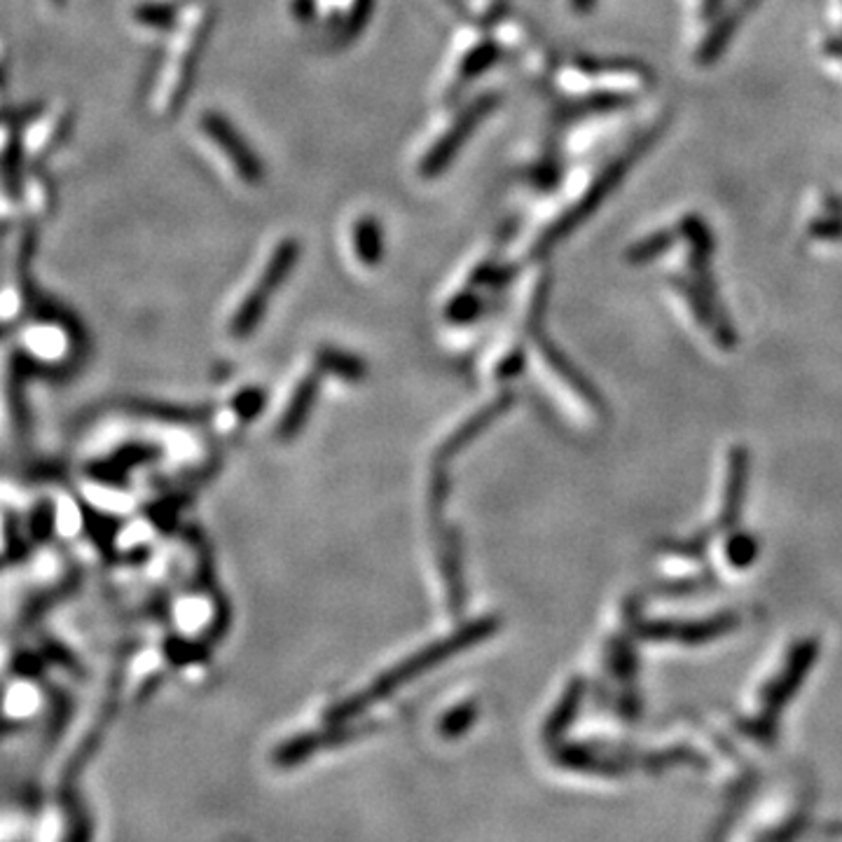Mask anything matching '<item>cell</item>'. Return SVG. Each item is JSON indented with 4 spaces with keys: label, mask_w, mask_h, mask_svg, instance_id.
<instances>
[{
    "label": "cell",
    "mask_w": 842,
    "mask_h": 842,
    "mask_svg": "<svg viewBox=\"0 0 842 842\" xmlns=\"http://www.w3.org/2000/svg\"><path fill=\"white\" fill-rule=\"evenodd\" d=\"M756 541L754 536H747V534H737L731 538V546H728V559L731 565L735 567H749L754 557H756Z\"/></svg>",
    "instance_id": "9a60e30c"
},
{
    "label": "cell",
    "mask_w": 842,
    "mask_h": 842,
    "mask_svg": "<svg viewBox=\"0 0 842 842\" xmlns=\"http://www.w3.org/2000/svg\"><path fill=\"white\" fill-rule=\"evenodd\" d=\"M559 3L565 5L571 14L585 16V14H590L594 8H597L600 0H559Z\"/></svg>",
    "instance_id": "2e32d148"
},
{
    "label": "cell",
    "mask_w": 842,
    "mask_h": 842,
    "mask_svg": "<svg viewBox=\"0 0 842 842\" xmlns=\"http://www.w3.org/2000/svg\"><path fill=\"white\" fill-rule=\"evenodd\" d=\"M211 28L213 8L204 0H192V3L180 8L178 20L171 26L167 57H164L153 90V108L159 115H174L183 106L192 87L197 66H200L202 52L209 43Z\"/></svg>",
    "instance_id": "277c9868"
},
{
    "label": "cell",
    "mask_w": 842,
    "mask_h": 842,
    "mask_svg": "<svg viewBox=\"0 0 842 842\" xmlns=\"http://www.w3.org/2000/svg\"><path fill=\"white\" fill-rule=\"evenodd\" d=\"M541 78L550 80L559 104L588 118H616L649 106L657 80L649 63L630 57L550 59Z\"/></svg>",
    "instance_id": "3957f363"
},
{
    "label": "cell",
    "mask_w": 842,
    "mask_h": 842,
    "mask_svg": "<svg viewBox=\"0 0 842 842\" xmlns=\"http://www.w3.org/2000/svg\"><path fill=\"white\" fill-rule=\"evenodd\" d=\"M815 655H817V649H815V643H810V641L801 643V647L794 651V657H791L788 667L784 672H780L778 679H772L763 692V719H770V716L778 714L780 709L784 707V702L791 700L794 690L803 681V674L807 672V667L813 665Z\"/></svg>",
    "instance_id": "4fadbf2b"
},
{
    "label": "cell",
    "mask_w": 842,
    "mask_h": 842,
    "mask_svg": "<svg viewBox=\"0 0 842 842\" xmlns=\"http://www.w3.org/2000/svg\"><path fill=\"white\" fill-rule=\"evenodd\" d=\"M508 3L510 0H473L471 10H469L471 22L477 26L501 22L506 10H508Z\"/></svg>",
    "instance_id": "5bb4252c"
},
{
    "label": "cell",
    "mask_w": 842,
    "mask_h": 842,
    "mask_svg": "<svg viewBox=\"0 0 842 842\" xmlns=\"http://www.w3.org/2000/svg\"><path fill=\"white\" fill-rule=\"evenodd\" d=\"M798 233L805 249H842V186H823L807 197L801 211Z\"/></svg>",
    "instance_id": "8fae6325"
},
{
    "label": "cell",
    "mask_w": 842,
    "mask_h": 842,
    "mask_svg": "<svg viewBox=\"0 0 842 842\" xmlns=\"http://www.w3.org/2000/svg\"><path fill=\"white\" fill-rule=\"evenodd\" d=\"M342 256L358 272H375L384 260V227L370 211H356L342 227Z\"/></svg>",
    "instance_id": "7c38bea8"
},
{
    "label": "cell",
    "mask_w": 842,
    "mask_h": 842,
    "mask_svg": "<svg viewBox=\"0 0 842 842\" xmlns=\"http://www.w3.org/2000/svg\"><path fill=\"white\" fill-rule=\"evenodd\" d=\"M499 106L497 92H485L469 98L466 104L452 106L428 124L419 137L410 167L417 178H436L450 167L461 147L471 139L473 131Z\"/></svg>",
    "instance_id": "8992f818"
},
{
    "label": "cell",
    "mask_w": 842,
    "mask_h": 842,
    "mask_svg": "<svg viewBox=\"0 0 842 842\" xmlns=\"http://www.w3.org/2000/svg\"><path fill=\"white\" fill-rule=\"evenodd\" d=\"M194 141L227 183L237 188H256L262 176H265V167H262L260 157L253 153L251 143L218 110L204 108L197 115Z\"/></svg>",
    "instance_id": "ba28073f"
},
{
    "label": "cell",
    "mask_w": 842,
    "mask_h": 842,
    "mask_svg": "<svg viewBox=\"0 0 842 842\" xmlns=\"http://www.w3.org/2000/svg\"><path fill=\"white\" fill-rule=\"evenodd\" d=\"M295 24L319 31L335 47L354 43L370 24L375 0H288Z\"/></svg>",
    "instance_id": "30bf717a"
},
{
    "label": "cell",
    "mask_w": 842,
    "mask_h": 842,
    "mask_svg": "<svg viewBox=\"0 0 842 842\" xmlns=\"http://www.w3.org/2000/svg\"><path fill=\"white\" fill-rule=\"evenodd\" d=\"M669 122V108H649L639 115L635 124H627L616 145H610L600 157L585 159L581 167L561 174L548 200L532 213V218L522 225L515 241L510 244L508 260L541 262V256H546L553 246L581 227L625 183L635 167L653 153Z\"/></svg>",
    "instance_id": "7a4b0ae2"
},
{
    "label": "cell",
    "mask_w": 842,
    "mask_h": 842,
    "mask_svg": "<svg viewBox=\"0 0 842 842\" xmlns=\"http://www.w3.org/2000/svg\"><path fill=\"white\" fill-rule=\"evenodd\" d=\"M716 256L714 227L698 211H681L657 223L625 251L632 268L657 272L665 295L709 342L733 349L737 330L719 286Z\"/></svg>",
    "instance_id": "6da1fadb"
},
{
    "label": "cell",
    "mask_w": 842,
    "mask_h": 842,
    "mask_svg": "<svg viewBox=\"0 0 842 842\" xmlns=\"http://www.w3.org/2000/svg\"><path fill=\"white\" fill-rule=\"evenodd\" d=\"M300 253L303 244L295 237H278L268 246L265 253H260L258 265L249 276V284L239 290L237 303L233 311H229V333L235 337L251 333L260 323L262 313L268 311L274 293L284 286V281L290 276Z\"/></svg>",
    "instance_id": "52a82bcc"
},
{
    "label": "cell",
    "mask_w": 842,
    "mask_h": 842,
    "mask_svg": "<svg viewBox=\"0 0 842 842\" xmlns=\"http://www.w3.org/2000/svg\"><path fill=\"white\" fill-rule=\"evenodd\" d=\"M686 57L698 71L714 69L745 31L761 0H681Z\"/></svg>",
    "instance_id": "5b68a950"
},
{
    "label": "cell",
    "mask_w": 842,
    "mask_h": 842,
    "mask_svg": "<svg viewBox=\"0 0 842 842\" xmlns=\"http://www.w3.org/2000/svg\"><path fill=\"white\" fill-rule=\"evenodd\" d=\"M501 45L485 36L477 24H469L454 33L448 55L440 66L438 80L434 85L436 98L442 104H450L454 98L471 87L473 82L487 73L497 63Z\"/></svg>",
    "instance_id": "9c48e42d"
}]
</instances>
